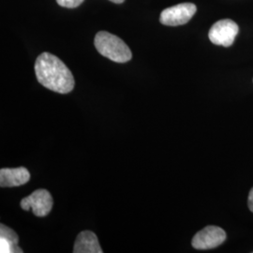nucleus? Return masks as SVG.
<instances>
[{"mask_svg": "<svg viewBox=\"0 0 253 253\" xmlns=\"http://www.w3.org/2000/svg\"><path fill=\"white\" fill-rule=\"evenodd\" d=\"M35 73L39 83L49 90L67 94L74 88L73 73L63 61L54 54H40L35 63Z\"/></svg>", "mask_w": 253, "mask_h": 253, "instance_id": "f257e3e1", "label": "nucleus"}, {"mask_svg": "<svg viewBox=\"0 0 253 253\" xmlns=\"http://www.w3.org/2000/svg\"><path fill=\"white\" fill-rule=\"evenodd\" d=\"M94 44L101 55L117 63H126L132 58L128 46L118 36L106 31L97 33Z\"/></svg>", "mask_w": 253, "mask_h": 253, "instance_id": "f03ea898", "label": "nucleus"}, {"mask_svg": "<svg viewBox=\"0 0 253 253\" xmlns=\"http://www.w3.org/2000/svg\"><path fill=\"white\" fill-rule=\"evenodd\" d=\"M239 32L237 24L232 20L224 19L217 21L209 30L208 37L212 43L216 45L229 47L235 42Z\"/></svg>", "mask_w": 253, "mask_h": 253, "instance_id": "7ed1b4c3", "label": "nucleus"}, {"mask_svg": "<svg viewBox=\"0 0 253 253\" xmlns=\"http://www.w3.org/2000/svg\"><path fill=\"white\" fill-rule=\"evenodd\" d=\"M197 10L193 3H181L163 10L160 21L163 25L176 27L187 24Z\"/></svg>", "mask_w": 253, "mask_h": 253, "instance_id": "20e7f679", "label": "nucleus"}, {"mask_svg": "<svg viewBox=\"0 0 253 253\" xmlns=\"http://www.w3.org/2000/svg\"><path fill=\"white\" fill-rule=\"evenodd\" d=\"M53 198L49 191L43 189L37 190L21 201V208L28 211L32 209L37 217H45L53 208Z\"/></svg>", "mask_w": 253, "mask_h": 253, "instance_id": "39448f33", "label": "nucleus"}, {"mask_svg": "<svg viewBox=\"0 0 253 253\" xmlns=\"http://www.w3.org/2000/svg\"><path fill=\"white\" fill-rule=\"evenodd\" d=\"M226 240V233L217 226H208L194 235L192 247L196 250H211Z\"/></svg>", "mask_w": 253, "mask_h": 253, "instance_id": "423d86ee", "label": "nucleus"}, {"mask_svg": "<svg viewBox=\"0 0 253 253\" xmlns=\"http://www.w3.org/2000/svg\"><path fill=\"white\" fill-rule=\"evenodd\" d=\"M30 173L27 168H2L0 170V186L2 188H13L27 184Z\"/></svg>", "mask_w": 253, "mask_h": 253, "instance_id": "0eeeda50", "label": "nucleus"}, {"mask_svg": "<svg viewBox=\"0 0 253 253\" xmlns=\"http://www.w3.org/2000/svg\"><path fill=\"white\" fill-rule=\"evenodd\" d=\"M74 253H102L97 235L90 231H84L77 235L73 248Z\"/></svg>", "mask_w": 253, "mask_h": 253, "instance_id": "6e6552de", "label": "nucleus"}, {"mask_svg": "<svg viewBox=\"0 0 253 253\" xmlns=\"http://www.w3.org/2000/svg\"><path fill=\"white\" fill-rule=\"evenodd\" d=\"M18 242V235L12 229L4 224L0 225V253H23L19 248Z\"/></svg>", "mask_w": 253, "mask_h": 253, "instance_id": "1a4fd4ad", "label": "nucleus"}, {"mask_svg": "<svg viewBox=\"0 0 253 253\" xmlns=\"http://www.w3.org/2000/svg\"><path fill=\"white\" fill-rule=\"evenodd\" d=\"M84 0H56L57 4L64 8L74 9L81 5Z\"/></svg>", "mask_w": 253, "mask_h": 253, "instance_id": "9d476101", "label": "nucleus"}, {"mask_svg": "<svg viewBox=\"0 0 253 253\" xmlns=\"http://www.w3.org/2000/svg\"><path fill=\"white\" fill-rule=\"evenodd\" d=\"M249 208L251 209V211L253 212V188L249 195Z\"/></svg>", "mask_w": 253, "mask_h": 253, "instance_id": "9b49d317", "label": "nucleus"}, {"mask_svg": "<svg viewBox=\"0 0 253 253\" xmlns=\"http://www.w3.org/2000/svg\"><path fill=\"white\" fill-rule=\"evenodd\" d=\"M110 1H112V2H114V3H117V4H121V3H123L125 0H110Z\"/></svg>", "mask_w": 253, "mask_h": 253, "instance_id": "f8f14e48", "label": "nucleus"}]
</instances>
